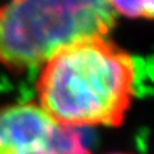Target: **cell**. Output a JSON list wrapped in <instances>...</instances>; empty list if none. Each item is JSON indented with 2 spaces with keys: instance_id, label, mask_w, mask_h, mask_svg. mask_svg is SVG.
<instances>
[{
  "instance_id": "1",
  "label": "cell",
  "mask_w": 154,
  "mask_h": 154,
  "mask_svg": "<svg viewBox=\"0 0 154 154\" xmlns=\"http://www.w3.org/2000/svg\"><path fill=\"white\" fill-rule=\"evenodd\" d=\"M130 54L106 37L64 49L42 66L39 106L64 127L118 126L135 93Z\"/></svg>"
},
{
  "instance_id": "2",
  "label": "cell",
  "mask_w": 154,
  "mask_h": 154,
  "mask_svg": "<svg viewBox=\"0 0 154 154\" xmlns=\"http://www.w3.org/2000/svg\"><path fill=\"white\" fill-rule=\"evenodd\" d=\"M115 16L106 0H5L0 5V65L43 66L69 46L106 37Z\"/></svg>"
},
{
  "instance_id": "3",
  "label": "cell",
  "mask_w": 154,
  "mask_h": 154,
  "mask_svg": "<svg viewBox=\"0 0 154 154\" xmlns=\"http://www.w3.org/2000/svg\"><path fill=\"white\" fill-rule=\"evenodd\" d=\"M77 139L38 103L0 108V154H66Z\"/></svg>"
},
{
  "instance_id": "4",
  "label": "cell",
  "mask_w": 154,
  "mask_h": 154,
  "mask_svg": "<svg viewBox=\"0 0 154 154\" xmlns=\"http://www.w3.org/2000/svg\"><path fill=\"white\" fill-rule=\"evenodd\" d=\"M115 15L130 19H152L154 0H106Z\"/></svg>"
},
{
  "instance_id": "5",
  "label": "cell",
  "mask_w": 154,
  "mask_h": 154,
  "mask_svg": "<svg viewBox=\"0 0 154 154\" xmlns=\"http://www.w3.org/2000/svg\"><path fill=\"white\" fill-rule=\"evenodd\" d=\"M66 154H91V153L82 146L81 142H80V139H77L75 143L72 145V147L66 152Z\"/></svg>"
},
{
  "instance_id": "6",
  "label": "cell",
  "mask_w": 154,
  "mask_h": 154,
  "mask_svg": "<svg viewBox=\"0 0 154 154\" xmlns=\"http://www.w3.org/2000/svg\"><path fill=\"white\" fill-rule=\"evenodd\" d=\"M112 154H126V153H112Z\"/></svg>"
}]
</instances>
